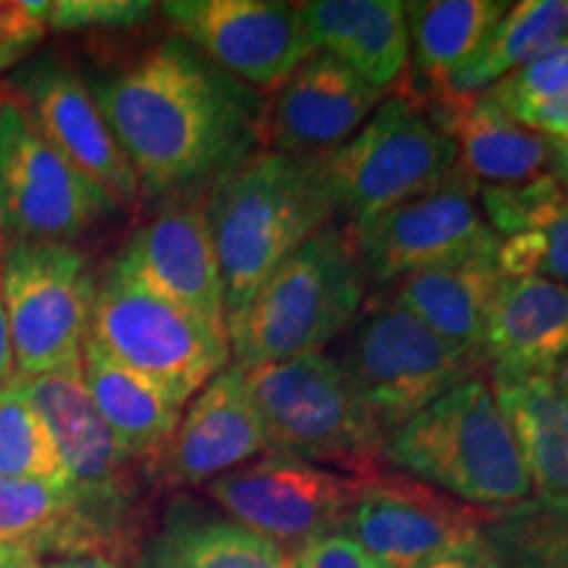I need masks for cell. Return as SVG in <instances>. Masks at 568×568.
<instances>
[{"label":"cell","mask_w":568,"mask_h":568,"mask_svg":"<svg viewBox=\"0 0 568 568\" xmlns=\"http://www.w3.org/2000/svg\"><path fill=\"white\" fill-rule=\"evenodd\" d=\"M148 568H295L266 537L190 497H174L148 539Z\"/></svg>","instance_id":"obj_25"},{"label":"cell","mask_w":568,"mask_h":568,"mask_svg":"<svg viewBox=\"0 0 568 568\" xmlns=\"http://www.w3.org/2000/svg\"><path fill=\"white\" fill-rule=\"evenodd\" d=\"M134 568H148L145 564H142V560H138V566H134Z\"/></svg>","instance_id":"obj_42"},{"label":"cell","mask_w":568,"mask_h":568,"mask_svg":"<svg viewBox=\"0 0 568 568\" xmlns=\"http://www.w3.org/2000/svg\"><path fill=\"white\" fill-rule=\"evenodd\" d=\"M11 374H13L11 335H9V322H6L3 301H0V387L11 379Z\"/></svg>","instance_id":"obj_38"},{"label":"cell","mask_w":568,"mask_h":568,"mask_svg":"<svg viewBox=\"0 0 568 568\" xmlns=\"http://www.w3.org/2000/svg\"><path fill=\"white\" fill-rule=\"evenodd\" d=\"M458 145V169L471 182L516 184L539 176L552 161V138L518 126L493 98L439 101L422 109Z\"/></svg>","instance_id":"obj_22"},{"label":"cell","mask_w":568,"mask_h":568,"mask_svg":"<svg viewBox=\"0 0 568 568\" xmlns=\"http://www.w3.org/2000/svg\"><path fill=\"white\" fill-rule=\"evenodd\" d=\"M48 30V3H0V55L21 51Z\"/></svg>","instance_id":"obj_36"},{"label":"cell","mask_w":568,"mask_h":568,"mask_svg":"<svg viewBox=\"0 0 568 568\" xmlns=\"http://www.w3.org/2000/svg\"><path fill=\"white\" fill-rule=\"evenodd\" d=\"M474 190L477 182L458 169L456 180L445 187L353 226L355 247L368 280L389 287L424 268L495 253L500 240L474 203Z\"/></svg>","instance_id":"obj_14"},{"label":"cell","mask_w":568,"mask_h":568,"mask_svg":"<svg viewBox=\"0 0 568 568\" xmlns=\"http://www.w3.org/2000/svg\"><path fill=\"white\" fill-rule=\"evenodd\" d=\"M0 479L69 487L67 466L45 418L13 379L0 387Z\"/></svg>","instance_id":"obj_30"},{"label":"cell","mask_w":568,"mask_h":568,"mask_svg":"<svg viewBox=\"0 0 568 568\" xmlns=\"http://www.w3.org/2000/svg\"><path fill=\"white\" fill-rule=\"evenodd\" d=\"M416 568H508L500 558L489 550L485 537L479 539L477 545H468V548H460L456 552H447V556H439L429 564H422Z\"/></svg>","instance_id":"obj_37"},{"label":"cell","mask_w":568,"mask_h":568,"mask_svg":"<svg viewBox=\"0 0 568 568\" xmlns=\"http://www.w3.org/2000/svg\"><path fill=\"white\" fill-rule=\"evenodd\" d=\"M481 537L508 568H568V497L531 495L489 510Z\"/></svg>","instance_id":"obj_29"},{"label":"cell","mask_w":568,"mask_h":568,"mask_svg":"<svg viewBox=\"0 0 568 568\" xmlns=\"http://www.w3.org/2000/svg\"><path fill=\"white\" fill-rule=\"evenodd\" d=\"M364 481L308 460L268 453L213 479L205 493L226 516L295 558L314 539L343 531L347 510Z\"/></svg>","instance_id":"obj_12"},{"label":"cell","mask_w":568,"mask_h":568,"mask_svg":"<svg viewBox=\"0 0 568 568\" xmlns=\"http://www.w3.org/2000/svg\"><path fill=\"white\" fill-rule=\"evenodd\" d=\"M489 387L514 432L535 493L568 497V376L564 366L539 372L493 368Z\"/></svg>","instance_id":"obj_21"},{"label":"cell","mask_w":568,"mask_h":568,"mask_svg":"<svg viewBox=\"0 0 568 568\" xmlns=\"http://www.w3.org/2000/svg\"><path fill=\"white\" fill-rule=\"evenodd\" d=\"M487 364L539 372L568 361V284L542 276H503L489 308Z\"/></svg>","instance_id":"obj_23"},{"label":"cell","mask_w":568,"mask_h":568,"mask_svg":"<svg viewBox=\"0 0 568 568\" xmlns=\"http://www.w3.org/2000/svg\"><path fill=\"white\" fill-rule=\"evenodd\" d=\"M560 366H564V372H566V376H568V361H566V364H560Z\"/></svg>","instance_id":"obj_43"},{"label":"cell","mask_w":568,"mask_h":568,"mask_svg":"<svg viewBox=\"0 0 568 568\" xmlns=\"http://www.w3.org/2000/svg\"><path fill=\"white\" fill-rule=\"evenodd\" d=\"M552 176H556L564 193L568 195V138L552 142Z\"/></svg>","instance_id":"obj_40"},{"label":"cell","mask_w":568,"mask_h":568,"mask_svg":"<svg viewBox=\"0 0 568 568\" xmlns=\"http://www.w3.org/2000/svg\"><path fill=\"white\" fill-rule=\"evenodd\" d=\"M495 264L503 276H542L568 284V203L535 232L503 237Z\"/></svg>","instance_id":"obj_32"},{"label":"cell","mask_w":568,"mask_h":568,"mask_svg":"<svg viewBox=\"0 0 568 568\" xmlns=\"http://www.w3.org/2000/svg\"><path fill=\"white\" fill-rule=\"evenodd\" d=\"M264 453L268 439L245 385V372L230 364L182 410L174 435L142 477L151 485L203 487Z\"/></svg>","instance_id":"obj_17"},{"label":"cell","mask_w":568,"mask_h":568,"mask_svg":"<svg viewBox=\"0 0 568 568\" xmlns=\"http://www.w3.org/2000/svg\"><path fill=\"white\" fill-rule=\"evenodd\" d=\"M406 9L410 42H414V92L422 95L477 51L510 3L429 0V3H406Z\"/></svg>","instance_id":"obj_28"},{"label":"cell","mask_w":568,"mask_h":568,"mask_svg":"<svg viewBox=\"0 0 568 568\" xmlns=\"http://www.w3.org/2000/svg\"><path fill=\"white\" fill-rule=\"evenodd\" d=\"M295 568H389L343 531L314 539L293 558Z\"/></svg>","instance_id":"obj_35"},{"label":"cell","mask_w":568,"mask_h":568,"mask_svg":"<svg viewBox=\"0 0 568 568\" xmlns=\"http://www.w3.org/2000/svg\"><path fill=\"white\" fill-rule=\"evenodd\" d=\"M21 109L77 172L95 182L116 209H132L140 184L90 84L67 61L48 55L21 71Z\"/></svg>","instance_id":"obj_16"},{"label":"cell","mask_w":568,"mask_h":568,"mask_svg":"<svg viewBox=\"0 0 568 568\" xmlns=\"http://www.w3.org/2000/svg\"><path fill=\"white\" fill-rule=\"evenodd\" d=\"M0 568H45V564L32 552L0 545Z\"/></svg>","instance_id":"obj_39"},{"label":"cell","mask_w":568,"mask_h":568,"mask_svg":"<svg viewBox=\"0 0 568 568\" xmlns=\"http://www.w3.org/2000/svg\"><path fill=\"white\" fill-rule=\"evenodd\" d=\"M322 159L332 209L361 226L458 176V145L408 98L376 109L353 138Z\"/></svg>","instance_id":"obj_7"},{"label":"cell","mask_w":568,"mask_h":568,"mask_svg":"<svg viewBox=\"0 0 568 568\" xmlns=\"http://www.w3.org/2000/svg\"><path fill=\"white\" fill-rule=\"evenodd\" d=\"M0 545L42 558L116 560L111 542L69 487L0 479ZM119 564V560H116Z\"/></svg>","instance_id":"obj_27"},{"label":"cell","mask_w":568,"mask_h":568,"mask_svg":"<svg viewBox=\"0 0 568 568\" xmlns=\"http://www.w3.org/2000/svg\"><path fill=\"white\" fill-rule=\"evenodd\" d=\"M489 510L468 506L403 474H376L361 485L343 535L389 568H416L477 545Z\"/></svg>","instance_id":"obj_13"},{"label":"cell","mask_w":568,"mask_h":568,"mask_svg":"<svg viewBox=\"0 0 568 568\" xmlns=\"http://www.w3.org/2000/svg\"><path fill=\"white\" fill-rule=\"evenodd\" d=\"M116 261L142 284L209 324L226 326L224 284L203 205H169L132 234Z\"/></svg>","instance_id":"obj_19"},{"label":"cell","mask_w":568,"mask_h":568,"mask_svg":"<svg viewBox=\"0 0 568 568\" xmlns=\"http://www.w3.org/2000/svg\"><path fill=\"white\" fill-rule=\"evenodd\" d=\"M224 284L226 322L276 266L335 216L322 159L253 151L213 182L205 205Z\"/></svg>","instance_id":"obj_2"},{"label":"cell","mask_w":568,"mask_h":568,"mask_svg":"<svg viewBox=\"0 0 568 568\" xmlns=\"http://www.w3.org/2000/svg\"><path fill=\"white\" fill-rule=\"evenodd\" d=\"M98 280L69 243H13L0 266L13 368L38 376L82 361Z\"/></svg>","instance_id":"obj_10"},{"label":"cell","mask_w":568,"mask_h":568,"mask_svg":"<svg viewBox=\"0 0 568 568\" xmlns=\"http://www.w3.org/2000/svg\"><path fill=\"white\" fill-rule=\"evenodd\" d=\"M382 98L385 90L361 80L345 63L314 53L264 105L261 145L305 159L326 155L368 122Z\"/></svg>","instance_id":"obj_18"},{"label":"cell","mask_w":568,"mask_h":568,"mask_svg":"<svg viewBox=\"0 0 568 568\" xmlns=\"http://www.w3.org/2000/svg\"><path fill=\"white\" fill-rule=\"evenodd\" d=\"M82 376L90 400L111 435L140 468L151 466L180 424L182 410L145 376L119 364L95 339L82 347Z\"/></svg>","instance_id":"obj_26"},{"label":"cell","mask_w":568,"mask_h":568,"mask_svg":"<svg viewBox=\"0 0 568 568\" xmlns=\"http://www.w3.org/2000/svg\"><path fill=\"white\" fill-rule=\"evenodd\" d=\"M13 385L45 418L67 466L69 487L101 527L119 564H126L142 535L140 474L84 387L82 361L27 376L13 372Z\"/></svg>","instance_id":"obj_8"},{"label":"cell","mask_w":568,"mask_h":568,"mask_svg":"<svg viewBox=\"0 0 568 568\" xmlns=\"http://www.w3.org/2000/svg\"><path fill=\"white\" fill-rule=\"evenodd\" d=\"M161 11L190 45L253 90H276L316 53L297 3L172 0Z\"/></svg>","instance_id":"obj_15"},{"label":"cell","mask_w":568,"mask_h":568,"mask_svg":"<svg viewBox=\"0 0 568 568\" xmlns=\"http://www.w3.org/2000/svg\"><path fill=\"white\" fill-rule=\"evenodd\" d=\"M314 51H322L374 88L385 90L406 71L410 27L397 0H314L301 3Z\"/></svg>","instance_id":"obj_20"},{"label":"cell","mask_w":568,"mask_h":568,"mask_svg":"<svg viewBox=\"0 0 568 568\" xmlns=\"http://www.w3.org/2000/svg\"><path fill=\"white\" fill-rule=\"evenodd\" d=\"M155 13L148 0H55L48 3V27L61 32L130 30Z\"/></svg>","instance_id":"obj_34"},{"label":"cell","mask_w":568,"mask_h":568,"mask_svg":"<svg viewBox=\"0 0 568 568\" xmlns=\"http://www.w3.org/2000/svg\"><path fill=\"white\" fill-rule=\"evenodd\" d=\"M566 203L568 195L552 174H539L516 184H489L481 190L485 222H489L497 240L539 230Z\"/></svg>","instance_id":"obj_31"},{"label":"cell","mask_w":568,"mask_h":568,"mask_svg":"<svg viewBox=\"0 0 568 568\" xmlns=\"http://www.w3.org/2000/svg\"><path fill=\"white\" fill-rule=\"evenodd\" d=\"M111 211V197L42 138L19 101H0V232L69 243Z\"/></svg>","instance_id":"obj_11"},{"label":"cell","mask_w":568,"mask_h":568,"mask_svg":"<svg viewBox=\"0 0 568 568\" xmlns=\"http://www.w3.org/2000/svg\"><path fill=\"white\" fill-rule=\"evenodd\" d=\"M385 460L468 506L497 510L535 493L514 432L474 374L385 439Z\"/></svg>","instance_id":"obj_4"},{"label":"cell","mask_w":568,"mask_h":568,"mask_svg":"<svg viewBox=\"0 0 568 568\" xmlns=\"http://www.w3.org/2000/svg\"><path fill=\"white\" fill-rule=\"evenodd\" d=\"M90 337L180 408L232 364L226 326L159 295L116 258L98 282Z\"/></svg>","instance_id":"obj_6"},{"label":"cell","mask_w":568,"mask_h":568,"mask_svg":"<svg viewBox=\"0 0 568 568\" xmlns=\"http://www.w3.org/2000/svg\"><path fill=\"white\" fill-rule=\"evenodd\" d=\"M487 95L506 109L521 101H552L568 98V40L529 61L527 67L516 69L514 74L503 77L500 82L487 90Z\"/></svg>","instance_id":"obj_33"},{"label":"cell","mask_w":568,"mask_h":568,"mask_svg":"<svg viewBox=\"0 0 568 568\" xmlns=\"http://www.w3.org/2000/svg\"><path fill=\"white\" fill-rule=\"evenodd\" d=\"M339 366L358 400L389 435L477 374L485 361L445 343L387 295L358 316Z\"/></svg>","instance_id":"obj_9"},{"label":"cell","mask_w":568,"mask_h":568,"mask_svg":"<svg viewBox=\"0 0 568 568\" xmlns=\"http://www.w3.org/2000/svg\"><path fill=\"white\" fill-rule=\"evenodd\" d=\"M366 282L351 226H322L226 322L234 364L255 368L322 353L358 318Z\"/></svg>","instance_id":"obj_3"},{"label":"cell","mask_w":568,"mask_h":568,"mask_svg":"<svg viewBox=\"0 0 568 568\" xmlns=\"http://www.w3.org/2000/svg\"><path fill=\"white\" fill-rule=\"evenodd\" d=\"M140 195H182L261 145L258 92L184 38H169L90 84Z\"/></svg>","instance_id":"obj_1"},{"label":"cell","mask_w":568,"mask_h":568,"mask_svg":"<svg viewBox=\"0 0 568 568\" xmlns=\"http://www.w3.org/2000/svg\"><path fill=\"white\" fill-rule=\"evenodd\" d=\"M243 372L268 453L355 479L382 474L387 435L353 393L339 361L326 353H305Z\"/></svg>","instance_id":"obj_5"},{"label":"cell","mask_w":568,"mask_h":568,"mask_svg":"<svg viewBox=\"0 0 568 568\" xmlns=\"http://www.w3.org/2000/svg\"><path fill=\"white\" fill-rule=\"evenodd\" d=\"M495 253L471 255L403 276L389 284V297L445 343L487 364L485 337L489 308L503 282Z\"/></svg>","instance_id":"obj_24"},{"label":"cell","mask_w":568,"mask_h":568,"mask_svg":"<svg viewBox=\"0 0 568 568\" xmlns=\"http://www.w3.org/2000/svg\"><path fill=\"white\" fill-rule=\"evenodd\" d=\"M45 568H126L124 564H116V560L98 558V556H82V558H61L45 564Z\"/></svg>","instance_id":"obj_41"}]
</instances>
